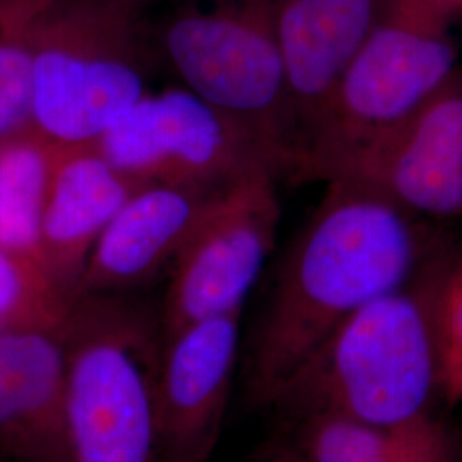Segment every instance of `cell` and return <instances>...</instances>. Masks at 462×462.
I'll use <instances>...</instances> for the list:
<instances>
[{
	"mask_svg": "<svg viewBox=\"0 0 462 462\" xmlns=\"http://www.w3.org/2000/svg\"><path fill=\"white\" fill-rule=\"evenodd\" d=\"M447 4L450 5V7H462V0H447Z\"/></svg>",
	"mask_w": 462,
	"mask_h": 462,
	"instance_id": "22",
	"label": "cell"
},
{
	"mask_svg": "<svg viewBox=\"0 0 462 462\" xmlns=\"http://www.w3.org/2000/svg\"><path fill=\"white\" fill-rule=\"evenodd\" d=\"M446 0H394L298 143L291 171L317 179L375 139L459 70Z\"/></svg>",
	"mask_w": 462,
	"mask_h": 462,
	"instance_id": "4",
	"label": "cell"
},
{
	"mask_svg": "<svg viewBox=\"0 0 462 462\" xmlns=\"http://www.w3.org/2000/svg\"><path fill=\"white\" fill-rule=\"evenodd\" d=\"M446 2H447V0H446Z\"/></svg>",
	"mask_w": 462,
	"mask_h": 462,
	"instance_id": "24",
	"label": "cell"
},
{
	"mask_svg": "<svg viewBox=\"0 0 462 462\" xmlns=\"http://www.w3.org/2000/svg\"><path fill=\"white\" fill-rule=\"evenodd\" d=\"M4 461H5V462H13V461H7V459H4Z\"/></svg>",
	"mask_w": 462,
	"mask_h": 462,
	"instance_id": "23",
	"label": "cell"
},
{
	"mask_svg": "<svg viewBox=\"0 0 462 462\" xmlns=\"http://www.w3.org/2000/svg\"><path fill=\"white\" fill-rule=\"evenodd\" d=\"M278 175L271 170L250 173L209 200L171 263L160 312L163 339L198 320L244 310L274 247Z\"/></svg>",
	"mask_w": 462,
	"mask_h": 462,
	"instance_id": "7",
	"label": "cell"
},
{
	"mask_svg": "<svg viewBox=\"0 0 462 462\" xmlns=\"http://www.w3.org/2000/svg\"><path fill=\"white\" fill-rule=\"evenodd\" d=\"M64 324L66 319L0 329L2 459L69 462Z\"/></svg>",
	"mask_w": 462,
	"mask_h": 462,
	"instance_id": "11",
	"label": "cell"
},
{
	"mask_svg": "<svg viewBox=\"0 0 462 462\" xmlns=\"http://www.w3.org/2000/svg\"><path fill=\"white\" fill-rule=\"evenodd\" d=\"M439 393L447 404L462 402V261L450 264L437 298Z\"/></svg>",
	"mask_w": 462,
	"mask_h": 462,
	"instance_id": "18",
	"label": "cell"
},
{
	"mask_svg": "<svg viewBox=\"0 0 462 462\" xmlns=\"http://www.w3.org/2000/svg\"><path fill=\"white\" fill-rule=\"evenodd\" d=\"M450 263L433 254L413 278L346 319L269 401L282 414L336 411L397 427L439 393L437 298Z\"/></svg>",
	"mask_w": 462,
	"mask_h": 462,
	"instance_id": "2",
	"label": "cell"
},
{
	"mask_svg": "<svg viewBox=\"0 0 462 462\" xmlns=\"http://www.w3.org/2000/svg\"><path fill=\"white\" fill-rule=\"evenodd\" d=\"M57 152L36 133L0 143V248L43 273L42 221Z\"/></svg>",
	"mask_w": 462,
	"mask_h": 462,
	"instance_id": "15",
	"label": "cell"
},
{
	"mask_svg": "<svg viewBox=\"0 0 462 462\" xmlns=\"http://www.w3.org/2000/svg\"><path fill=\"white\" fill-rule=\"evenodd\" d=\"M70 301L36 265L0 248V329L62 322Z\"/></svg>",
	"mask_w": 462,
	"mask_h": 462,
	"instance_id": "17",
	"label": "cell"
},
{
	"mask_svg": "<svg viewBox=\"0 0 462 462\" xmlns=\"http://www.w3.org/2000/svg\"><path fill=\"white\" fill-rule=\"evenodd\" d=\"M32 51L34 133L57 148L97 146L151 91L146 67L125 45L55 40Z\"/></svg>",
	"mask_w": 462,
	"mask_h": 462,
	"instance_id": "9",
	"label": "cell"
},
{
	"mask_svg": "<svg viewBox=\"0 0 462 462\" xmlns=\"http://www.w3.org/2000/svg\"><path fill=\"white\" fill-rule=\"evenodd\" d=\"M383 462H462V433L431 411L421 414L404 427Z\"/></svg>",
	"mask_w": 462,
	"mask_h": 462,
	"instance_id": "20",
	"label": "cell"
},
{
	"mask_svg": "<svg viewBox=\"0 0 462 462\" xmlns=\"http://www.w3.org/2000/svg\"><path fill=\"white\" fill-rule=\"evenodd\" d=\"M242 312L198 320L163 341L158 462H209L228 411Z\"/></svg>",
	"mask_w": 462,
	"mask_h": 462,
	"instance_id": "10",
	"label": "cell"
},
{
	"mask_svg": "<svg viewBox=\"0 0 462 462\" xmlns=\"http://www.w3.org/2000/svg\"><path fill=\"white\" fill-rule=\"evenodd\" d=\"M33 51L0 43V143L34 133Z\"/></svg>",
	"mask_w": 462,
	"mask_h": 462,
	"instance_id": "19",
	"label": "cell"
},
{
	"mask_svg": "<svg viewBox=\"0 0 462 462\" xmlns=\"http://www.w3.org/2000/svg\"><path fill=\"white\" fill-rule=\"evenodd\" d=\"M420 217L349 182H328L286 252L245 362V387L267 406L346 319L411 280L431 257Z\"/></svg>",
	"mask_w": 462,
	"mask_h": 462,
	"instance_id": "1",
	"label": "cell"
},
{
	"mask_svg": "<svg viewBox=\"0 0 462 462\" xmlns=\"http://www.w3.org/2000/svg\"><path fill=\"white\" fill-rule=\"evenodd\" d=\"M284 416L288 423L276 440L297 462H383L408 425L383 427L336 411Z\"/></svg>",
	"mask_w": 462,
	"mask_h": 462,
	"instance_id": "16",
	"label": "cell"
},
{
	"mask_svg": "<svg viewBox=\"0 0 462 462\" xmlns=\"http://www.w3.org/2000/svg\"><path fill=\"white\" fill-rule=\"evenodd\" d=\"M141 187L97 146L59 148L42 221V252L47 276L70 303L101 233Z\"/></svg>",
	"mask_w": 462,
	"mask_h": 462,
	"instance_id": "14",
	"label": "cell"
},
{
	"mask_svg": "<svg viewBox=\"0 0 462 462\" xmlns=\"http://www.w3.org/2000/svg\"><path fill=\"white\" fill-rule=\"evenodd\" d=\"M69 462H158L162 315L125 293L78 297L66 324Z\"/></svg>",
	"mask_w": 462,
	"mask_h": 462,
	"instance_id": "3",
	"label": "cell"
},
{
	"mask_svg": "<svg viewBox=\"0 0 462 462\" xmlns=\"http://www.w3.org/2000/svg\"><path fill=\"white\" fill-rule=\"evenodd\" d=\"M393 2L276 0V30L295 127V151L347 64Z\"/></svg>",
	"mask_w": 462,
	"mask_h": 462,
	"instance_id": "13",
	"label": "cell"
},
{
	"mask_svg": "<svg viewBox=\"0 0 462 462\" xmlns=\"http://www.w3.org/2000/svg\"><path fill=\"white\" fill-rule=\"evenodd\" d=\"M247 462H297L291 454L281 446L278 440L265 446L263 450H257Z\"/></svg>",
	"mask_w": 462,
	"mask_h": 462,
	"instance_id": "21",
	"label": "cell"
},
{
	"mask_svg": "<svg viewBox=\"0 0 462 462\" xmlns=\"http://www.w3.org/2000/svg\"><path fill=\"white\" fill-rule=\"evenodd\" d=\"M183 86L242 120L286 156L295 127L276 30V0H223L206 13L177 17L163 38Z\"/></svg>",
	"mask_w": 462,
	"mask_h": 462,
	"instance_id": "5",
	"label": "cell"
},
{
	"mask_svg": "<svg viewBox=\"0 0 462 462\" xmlns=\"http://www.w3.org/2000/svg\"><path fill=\"white\" fill-rule=\"evenodd\" d=\"M97 148L141 185L221 189L261 170H290L273 143L185 86L149 91Z\"/></svg>",
	"mask_w": 462,
	"mask_h": 462,
	"instance_id": "6",
	"label": "cell"
},
{
	"mask_svg": "<svg viewBox=\"0 0 462 462\" xmlns=\"http://www.w3.org/2000/svg\"><path fill=\"white\" fill-rule=\"evenodd\" d=\"M349 182L416 217H462V70L394 127L320 177Z\"/></svg>",
	"mask_w": 462,
	"mask_h": 462,
	"instance_id": "8",
	"label": "cell"
},
{
	"mask_svg": "<svg viewBox=\"0 0 462 462\" xmlns=\"http://www.w3.org/2000/svg\"><path fill=\"white\" fill-rule=\"evenodd\" d=\"M221 189L179 183L141 187L101 233L74 300L127 293L152 280L165 265H171Z\"/></svg>",
	"mask_w": 462,
	"mask_h": 462,
	"instance_id": "12",
	"label": "cell"
}]
</instances>
